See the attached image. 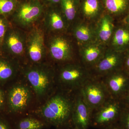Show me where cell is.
Masks as SVG:
<instances>
[{
	"label": "cell",
	"mask_w": 129,
	"mask_h": 129,
	"mask_svg": "<svg viewBox=\"0 0 129 129\" xmlns=\"http://www.w3.org/2000/svg\"><path fill=\"white\" fill-rule=\"evenodd\" d=\"M76 92L57 88L45 101L36 107L28 115L39 118L49 126H53L58 129H72Z\"/></svg>",
	"instance_id": "1"
},
{
	"label": "cell",
	"mask_w": 129,
	"mask_h": 129,
	"mask_svg": "<svg viewBox=\"0 0 129 129\" xmlns=\"http://www.w3.org/2000/svg\"><path fill=\"white\" fill-rule=\"evenodd\" d=\"M21 74L34 92L36 107L45 101L57 88L55 67L47 62L23 64Z\"/></svg>",
	"instance_id": "2"
},
{
	"label": "cell",
	"mask_w": 129,
	"mask_h": 129,
	"mask_svg": "<svg viewBox=\"0 0 129 129\" xmlns=\"http://www.w3.org/2000/svg\"><path fill=\"white\" fill-rule=\"evenodd\" d=\"M6 110L4 115L9 119H15L28 115L36 107L34 92L21 75L5 89Z\"/></svg>",
	"instance_id": "3"
},
{
	"label": "cell",
	"mask_w": 129,
	"mask_h": 129,
	"mask_svg": "<svg viewBox=\"0 0 129 129\" xmlns=\"http://www.w3.org/2000/svg\"><path fill=\"white\" fill-rule=\"evenodd\" d=\"M47 62L55 67L80 61L78 45L69 32L45 34Z\"/></svg>",
	"instance_id": "4"
},
{
	"label": "cell",
	"mask_w": 129,
	"mask_h": 129,
	"mask_svg": "<svg viewBox=\"0 0 129 129\" xmlns=\"http://www.w3.org/2000/svg\"><path fill=\"white\" fill-rule=\"evenodd\" d=\"M55 67L57 88L61 90L76 92L91 77L89 69L80 61Z\"/></svg>",
	"instance_id": "5"
},
{
	"label": "cell",
	"mask_w": 129,
	"mask_h": 129,
	"mask_svg": "<svg viewBox=\"0 0 129 129\" xmlns=\"http://www.w3.org/2000/svg\"><path fill=\"white\" fill-rule=\"evenodd\" d=\"M45 9L40 0H19L8 19L12 25L28 32L41 23Z\"/></svg>",
	"instance_id": "6"
},
{
	"label": "cell",
	"mask_w": 129,
	"mask_h": 129,
	"mask_svg": "<svg viewBox=\"0 0 129 129\" xmlns=\"http://www.w3.org/2000/svg\"><path fill=\"white\" fill-rule=\"evenodd\" d=\"M27 37V32L11 24L5 35L0 53L17 60L22 65L26 64Z\"/></svg>",
	"instance_id": "7"
},
{
	"label": "cell",
	"mask_w": 129,
	"mask_h": 129,
	"mask_svg": "<svg viewBox=\"0 0 129 129\" xmlns=\"http://www.w3.org/2000/svg\"><path fill=\"white\" fill-rule=\"evenodd\" d=\"M26 64H38L47 62L45 33L41 24L27 32Z\"/></svg>",
	"instance_id": "8"
},
{
	"label": "cell",
	"mask_w": 129,
	"mask_h": 129,
	"mask_svg": "<svg viewBox=\"0 0 129 129\" xmlns=\"http://www.w3.org/2000/svg\"><path fill=\"white\" fill-rule=\"evenodd\" d=\"M124 107L121 100L110 98L92 111L91 124L107 128L117 123Z\"/></svg>",
	"instance_id": "9"
},
{
	"label": "cell",
	"mask_w": 129,
	"mask_h": 129,
	"mask_svg": "<svg viewBox=\"0 0 129 129\" xmlns=\"http://www.w3.org/2000/svg\"><path fill=\"white\" fill-rule=\"evenodd\" d=\"M99 79L111 98L122 100L129 91V74L123 68Z\"/></svg>",
	"instance_id": "10"
},
{
	"label": "cell",
	"mask_w": 129,
	"mask_h": 129,
	"mask_svg": "<svg viewBox=\"0 0 129 129\" xmlns=\"http://www.w3.org/2000/svg\"><path fill=\"white\" fill-rule=\"evenodd\" d=\"M124 52L117 51L108 46L103 56L89 69L91 76L101 78L111 72L123 68Z\"/></svg>",
	"instance_id": "11"
},
{
	"label": "cell",
	"mask_w": 129,
	"mask_h": 129,
	"mask_svg": "<svg viewBox=\"0 0 129 129\" xmlns=\"http://www.w3.org/2000/svg\"><path fill=\"white\" fill-rule=\"evenodd\" d=\"M79 91L92 112L110 98L100 79L92 76L86 81Z\"/></svg>",
	"instance_id": "12"
},
{
	"label": "cell",
	"mask_w": 129,
	"mask_h": 129,
	"mask_svg": "<svg viewBox=\"0 0 129 129\" xmlns=\"http://www.w3.org/2000/svg\"><path fill=\"white\" fill-rule=\"evenodd\" d=\"M41 24L45 34L69 32V24L60 5L45 7Z\"/></svg>",
	"instance_id": "13"
},
{
	"label": "cell",
	"mask_w": 129,
	"mask_h": 129,
	"mask_svg": "<svg viewBox=\"0 0 129 129\" xmlns=\"http://www.w3.org/2000/svg\"><path fill=\"white\" fill-rule=\"evenodd\" d=\"M92 111L79 90L76 92L72 116V129H88L91 124Z\"/></svg>",
	"instance_id": "14"
},
{
	"label": "cell",
	"mask_w": 129,
	"mask_h": 129,
	"mask_svg": "<svg viewBox=\"0 0 129 129\" xmlns=\"http://www.w3.org/2000/svg\"><path fill=\"white\" fill-rule=\"evenodd\" d=\"M22 64L0 53V88L5 89L21 74Z\"/></svg>",
	"instance_id": "15"
},
{
	"label": "cell",
	"mask_w": 129,
	"mask_h": 129,
	"mask_svg": "<svg viewBox=\"0 0 129 129\" xmlns=\"http://www.w3.org/2000/svg\"><path fill=\"white\" fill-rule=\"evenodd\" d=\"M69 32L79 46L97 41L95 23L79 19L70 27Z\"/></svg>",
	"instance_id": "16"
},
{
	"label": "cell",
	"mask_w": 129,
	"mask_h": 129,
	"mask_svg": "<svg viewBox=\"0 0 129 129\" xmlns=\"http://www.w3.org/2000/svg\"><path fill=\"white\" fill-rule=\"evenodd\" d=\"M79 47L80 61L90 69L101 59L108 46L96 41Z\"/></svg>",
	"instance_id": "17"
},
{
	"label": "cell",
	"mask_w": 129,
	"mask_h": 129,
	"mask_svg": "<svg viewBox=\"0 0 129 129\" xmlns=\"http://www.w3.org/2000/svg\"><path fill=\"white\" fill-rule=\"evenodd\" d=\"M101 0H80L79 19L95 23L104 13Z\"/></svg>",
	"instance_id": "18"
},
{
	"label": "cell",
	"mask_w": 129,
	"mask_h": 129,
	"mask_svg": "<svg viewBox=\"0 0 129 129\" xmlns=\"http://www.w3.org/2000/svg\"><path fill=\"white\" fill-rule=\"evenodd\" d=\"M114 21L104 12L95 23L97 41L108 46L115 28Z\"/></svg>",
	"instance_id": "19"
},
{
	"label": "cell",
	"mask_w": 129,
	"mask_h": 129,
	"mask_svg": "<svg viewBox=\"0 0 129 129\" xmlns=\"http://www.w3.org/2000/svg\"><path fill=\"white\" fill-rule=\"evenodd\" d=\"M108 46L120 52L127 50L129 47V27L115 26Z\"/></svg>",
	"instance_id": "20"
},
{
	"label": "cell",
	"mask_w": 129,
	"mask_h": 129,
	"mask_svg": "<svg viewBox=\"0 0 129 129\" xmlns=\"http://www.w3.org/2000/svg\"><path fill=\"white\" fill-rule=\"evenodd\" d=\"M104 12L114 19L124 17L129 12V0H101Z\"/></svg>",
	"instance_id": "21"
},
{
	"label": "cell",
	"mask_w": 129,
	"mask_h": 129,
	"mask_svg": "<svg viewBox=\"0 0 129 129\" xmlns=\"http://www.w3.org/2000/svg\"><path fill=\"white\" fill-rule=\"evenodd\" d=\"M80 0H62L60 6L70 27L79 19Z\"/></svg>",
	"instance_id": "22"
},
{
	"label": "cell",
	"mask_w": 129,
	"mask_h": 129,
	"mask_svg": "<svg viewBox=\"0 0 129 129\" xmlns=\"http://www.w3.org/2000/svg\"><path fill=\"white\" fill-rule=\"evenodd\" d=\"M14 120V129H44L49 127L43 120L32 115H25Z\"/></svg>",
	"instance_id": "23"
},
{
	"label": "cell",
	"mask_w": 129,
	"mask_h": 129,
	"mask_svg": "<svg viewBox=\"0 0 129 129\" xmlns=\"http://www.w3.org/2000/svg\"><path fill=\"white\" fill-rule=\"evenodd\" d=\"M18 0H0V16L8 18L16 9Z\"/></svg>",
	"instance_id": "24"
},
{
	"label": "cell",
	"mask_w": 129,
	"mask_h": 129,
	"mask_svg": "<svg viewBox=\"0 0 129 129\" xmlns=\"http://www.w3.org/2000/svg\"><path fill=\"white\" fill-rule=\"evenodd\" d=\"M11 24L8 18L0 16V53L5 35Z\"/></svg>",
	"instance_id": "25"
},
{
	"label": "cell",
	"mask_w": 129,
	"mask_h": 129,
	"mask_svg": "<svg viewBox=\"0 0 129 129\" xmlns=\"http://www.w3.org/2000/svg\"><path fill=\"white\" fill-rule=\"evenodd\" d=\"M122 129H129V107L125 106L117 122Z\"/></svg>",
	"instance_id": "26"
},
{
	"label": "cell",
	"mask_w": 129,
	"mask_h": 129,
	"mask_svg": "<svg viewBox=\"0 0 129 129\" xmlns=\"http://www.w3.org/2000/svg\"><path fill=\"white\" fill-rule=\"evenodd\" d=\"M0 129H14L9 119L3 114L0 115Z\"/></svg>",
	"instance_id": "27"
},
{
	"label": "cell",
	"mask_w": 129,
	"mask_h": 129,
	"mask_svg": "<svg viewBox=\"0 0 129 129\" xmlns=\"http://www.w3.org/2000/svg\"><path fill=\"white\" fill-rule=\"evenodd\" d=\"M6 106V96L5 90L0 88V115L5 114Z\"/></svg>",
	"instance_id": "28"
},
{
	"label": "cell",
	"mask_w": 129,
	"mask_h": 129,
	"mask_svg": "<svg viewBox=\"0 0 129 129\" xmlns=\"http://www.w3.org/2000/svg\"><path fill=\"white\" fill-rule=\"evenodd\" d=\"M123 69L129 74V49L124 52Z\"/></svg>",
	"instance_id": "29"
},
{
	"label": "cell",
	"mask_w": 129,
	"mask_h": 129,
	"mask_svg": "<svg viewBox=\"0 0 129 129\" xmlns=\"http://www.w3.org/2000/svg\"><path fill=\"white\" fill-rule=\"evenodd\" d=\"M62 0H41L45 7L60 5Z\"/></svg>",
	"instance_id": "30"
},
{
	"label": "cell",
	"mask_w": 129,
	"mask_h": 129,
	"mask_svg": "<svg viewBox=\"0 0 129 129\" xmlns=\"http://www.w3.org/2000/svg\"><path fill=\"white\" fill-rule=\"evenodd\" d=\"M125 106L129 107V91L123 99L121 100Z\"/></svg>",
	"instance_id": "31"
},
{
	"label": "cell",
	"mask_w": 129,
	"mask_h": 129,
	"mask_svg": "<svg viewBox=\"0 0 129 129\" xmlns=\"http://www.w3.org/2000/svg\"><path fill=\"white\" fill-rule=\"evenodd\" d=\"M123 23L124 25L129 27V12L123 18Z\"/></svg>",
	"instance_id": "32"
},
{
	"label": "cell",
	"mask_w": 129,
	"mask_h": 129,
	"mask_svg": "<svg viewBox=\"0 0 129 129\" xmlns=\"http://www.w3.org/2000/svg\"><path fill=\"white\" fill-rule=\"evenodd\" d=\"M107 129H122L121 128V127L119 126L118 124V123H116L114 124L111 125L107 128H106Z\"/></svg>",
	"instance_id": "33"
},
{
	"label": "cell",
	"mask_w": 129,
	"mask_h": 129,
	"mask_svg": "<svg viewBox=\"0 0 129 129\" xmlns=\"http://www.w3.org/2000/svg\"><path fill=\"white\" fill-rule=\"evenodd\" d=\"M18 1H19V0H18Z\"/></svg>",
	"instance_id": "34"
},
{
	"label": "cell",
	"mask_w": 129,
	"mask_h": 129,
	"mask_svg": "<svg viewBox=\"0 0 129 129\" xmlns=\"http://www.w3.org/2000/svg\"></svg>",
	"instance_id": "35"
},
{
	"label": "cell",
	"mask_w": 129,
	"mask_h": 129,
	"mask_svg": "<svg viewBox=\"0 0 129 129\" xmlns=\"http://www.w3.org/2000/svg\"><path fill=\"white\" fill-rule=\"evenodd\" d=\"M40 1H41V0H40Z\"/></svg>",
	"instance_id": "36"
}]
</instances>
